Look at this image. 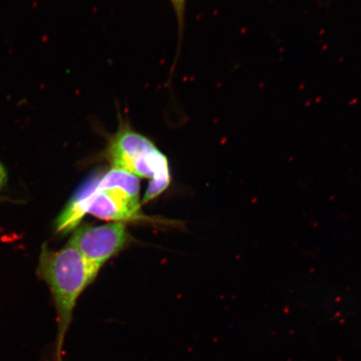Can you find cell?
Segmentation results:
<instances>
[{
	"label": "cell",
	"instance_id": "cell-5",
	"mask_svg": "<svg viewBox=\"0 0 361 361\" xmlns=\"http://www.w3.org/2000/svg\"><path fill=\"white\" fill-rule=\"evenodd\" d=\"M170 1L173 4L176 16H177L180 28L183 29L187 0H170Z\"/></svg>",
	"mask_w": 361,
	"mask_h": 361
},
{
	"label": "cell",
	"instance_id": "cell-2",
	"mask_svg": "<svg viewBox=\"0 0 361 361\" xmlns=\"http://www.w3.org/2000/svg\"><path fill=\"white\" fill-rule=\"evenodd\" d=\"M38 277L47 283L57 317V334L51 361H64V344L73 322L74 310L81 293L97 276L71 240L59 251L43 245L37 268Z\"/></svg>",
	"mask_w": 361,
	"mask_h": 361
},
{
	"label": "cell",
	"instance_id": "cell-4",
	"mask_svg": "<svg viewBox=\"0 0 361 361\" xmlns=\"http://www.w3.org/2000/svg\"><path fill=\"white\" fill-rule=\"evenodd\" d=\"M70 240L97 277L103 265L128 245L129 233L123 222L102 226L85 225L76 228Z\"/></svg>",
	"mask_w": 361,
	"mask_h": 361
},
{
	"label": "cell",
	"instance_id": "cell-1",
	"mask_svg": "<svg viewBox=\"0 0 361 361\" xmlns=\"http://www.w3.org/2000/svg\"><path fill=\"white\" fill-rule=\"evenodd\" d=\"M85 214L123 223L142 219L139 178L111 168L85 180L59 215L56 234L66 235L73 231Z\"/></svg>",
	"mask_w": 361,
	"mask_h": 361
},
{
	"label": "cell",
	"instance_id": "cell-6",
	"mask_svg": "<svg viewBox=\"0 0 361 361\" xmlns=\"http://www.w3.org/2000/svg\"><path fill=\"white\" fill-rule=\"evenodd\" d=\"M6 180V173L1 164H0V189L3 187Z\"/></svg>",
	"mask_w": 361,
	"mask_h": 361
},
{
	"label": "cell",
	"instance_id": "cell-3",
	"mask_svg": "<svg viewBox=\"0 0 361 361\" xmlns=\"http://www.w3.org/2000/svg\"><path fill=\"white\" fill-rule=\"evenodd\" d=\"M106 155L112 169L128 171L138 178L151 179L143 203L155 200L169 187L168 157L152 140L135 130L123 116L119 115L116 133L108 138Z\"/></svg>",
	"mask_w": 361,
	"mask_h": 361
}]
</instances>
